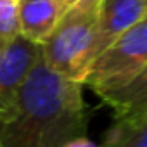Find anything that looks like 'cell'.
I'll return each instance as SVG.
<instances>
[{"mask_svg": "<svg viewBox=\"0 0 147 147\" xmlns=\"http://www.w3.org/2000/svg\"><path fill=\"white\" fill-rule=\"evenodd\" d=\"M83 83L52 71L43 55L21 88L16 113L0 123V147H64L85 137Z\"/></svg>", "mask_w": 147, "mask_h": 147, "instance_id": "obj_1", "label": "cell"}, {"mask_svg": "<svg viewBox=\"0 0 147 147\" xmlns=\"http://www.w3.org/2000/svg\"><path fill=\"white\" fill-rule=\"evenodd\" d=\"M102 0H83L61 19L52 36L42 45L45 64L57 75L85 85L94 66V45Z\"/></svg>", "mask_w": 147, "mask_h": 147, "instance_id": "obj_2", "label": "cell"}, {"mask_svg": "<svg viewBox=\"0 0 147 147\" xmlns=\"http://www.w3.org/2000/svg\"><path fill=\"white\" fill-rule=\"evenodd\" d=\"M147 66V16L130 28L94 62L85 85L100 99L121 87Z\"/></svg>", "mask_w": 147, "mask_h": 147, "instance_id": "obj_3", "label": "cell"}, {"mask_svg": "<svg viewBox=\"0 0 147 147\" xmlns=\"http://www.w3.org/2000/svg\"><path fill=\"white\" fill-rule=\"evenodd\" d=\"M42 55V45L19 36L0 54V123L7 121L18 107L21 88Z\"/></svg>", "mask_w": 147, "mask_h": 147, "instance_id": "obj_4", "label": "cell"}, {"mask_svg": "<svg viewBox=\"0 0 147 147\" xmlns=\"http://www.w3.org/2000/svg\"><path fill=\"white\" fill-rule=\"evenodd\" d=\"M145 16L147 0H102L94 45V62Z\"/></svg>", "mask_w": 147, "mask_h": 147, "instance_id": "obj_5", "label": "cell"}, {"mask_svg": "<svg viewBox=\"0 0 147 147\" xmlns=\"http://www.w3.org/2000/svg\"><path fill=\"white\" fill-rule=\"evenodd\" d=\"M64 0H18V19L21 36L36 45H43L64 14L69 11Z\"/></svg>", "mask_w": 147, "mask_h": 147, "instance_id": "obj_6", "label": "cell"}, {"mask_svg": "<svg viewBox=\"0 0 147 147\" xmlns=\"http://www.w3.org/2000/svg\"><path fill=\"white\" fill-rule=\"evenodd\" d=\"M102 100L113 109L119 128H131L147 118V66L125 87L107 94Z\"/></svg>", "mask_w": 147, "mask_h": 147, "instance_id": "obj_7", "label": "cell"}, {"mask_svg": "<svg viewBox=\"0 0 147 147\" xmlns=\"http://www.w3.org/2000/svg\"><path fill=\"white\" fill-rule=\"evenodd\" d=\"M19 36L18 0H0V54L9 49Z\"/></svg>", "mask_w": 147, "mask_h": 147, "instance_id": "obj_8", "label": "cell"}, {"mask_svg": "<svg viewBox=\"0 0 147 147\" xmlns=\"http://www.w3.org/2000/svg\"><path fill=\"white\" fill-rule=\"evenodd\" d=\"M104 147H147V118L131 128L114 126Z\"/></svg>", "mask_w": 147, "mask_h": 147, "instance_id": "obj_9", "label": "cell"}, {"mask_svg": "<svg viewBox=\"0 0 147 147\" xmlns=\"http://www.w3.org/2000/svg\"><path fill=\"white\" fill-rule=\"evenodd\" d=\"M64 147H102V145L92 142V140L87 138V137H78V138H75V140H71L69 144H66Z\"/></svg>", "mask_w": 147, "mask_h": 147, "instance_id": "obj_10", "label": "cell"}, {"mask_svg": "<svg viewBox=\"0 0 147 147\" xmlns=\"http://www.w3.org/2000/svg\"><path fill=\"white\" fill-rule=\"evenodd\" d=\"M64 2H66L67 5H75V4H78V2H83V0H64Z\"/></svg>", "mask_w": 147, "mask_h": 147, "instance_id": "obj_11", "label": "cell"}]
</instances>
